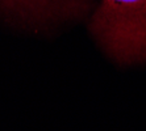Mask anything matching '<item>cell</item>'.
I'll return each instance as SVG.
<instances>
[{"label": "cell", "instance_id": "2", "mask_svg": "<svg viewBox=\"0 0 146 131\" xmlns=\"http://www.w3.org/2000/svg\"><path fill=\"white\" fill-rule=\"evenodd\" d=\"M87 0H0V13L27 24H42L75 13Z\"/></svg>", "mask_w": 146, "mask_h": 131}, {"label": "cell", "instance_id": "1", "mask_svg": "<svg viewBox=\"0 0 146 131\" xmlns=\"http://www.w3.org/2000/svg\"><path fill=\"white\" fill-rule=\"evenodd\" d=\"M90 29L117 63L146 62V0H102Z\"/></svg>", "mask_w": 146, "mask_h": 131}]
</instances>
